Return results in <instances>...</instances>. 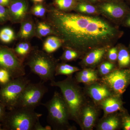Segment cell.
Segmentation results:
<instances>
[{"label": "cell", "instance_id": "15", "mask_svg": "<svg viewBox=\"0 0 130 130\" xmlns=\"http://www.w3.org/2000/svg\"><path fill=\"white\" fill-rule=\"evenodd\" d=\"M101 9L103 12L115 19L122 18L126 13L124 7L114 3H105L102 5Z\"/></svg>", "mask_w": 130, "mask_h": 130}, {"label": "cell", "instance_id": "19", "mask_svg": "<svg viewBox=\"0 0 130 130\" xmlns=\"http://www.w3.org/2000/svg\"><path fill=\"white\" fill-rule=\"evenodd\" d=\"M80 70L77 67L73 66L66 63L57 65L55 68V76L58 75H66L68 77L71 76L74 73L77 72Z\"/></svg>", "mask_w": 130, "mask_h": 130}, {"label": "cell", "instance_id": "24", "mask_svg": "<svg viewBox=\"0 0 130 130\" xmlns=\"http://www.w3.org/2000/svg\"><path fill=\"white\" fill-rule=\"evenodd\" d=\"M32 30V26L29 23L23 25L20 31V36L22 38H26L30 36Z\"/></svg>", "mask_w": 130, "mask_h": 130}, {"label": "cell", "instance_id": "16", "mask_svg": "<svg viewBox=\"0 0 130 130\" xmlns=\"http://www.w3.org/2000/svg\"><path fill=\"white\" fill-rule=\"evenodd\" d=\"M75 78L76 82L87 85L95 83L99 80L97 72L91 68L84 69L78 72Z\"/></svg>", "mask_w": 130, "mask_h": 130}, {"label": "cell", "instance_id": "8", "mask_svg": "<svg viewBox=\"0 0 130 130\" xmlns=\"http://www.w3.org/2000/svg\"><path fill=\"white\" fill-rule=\"evenodd\" d=\"M101 81L114 95L121 96L130 84V68L115 69L109 74L103 76Z\"/></svg>", "mask_w": 130, "mask_h": 130}, {"label": "cell", "instance_id": "29", "mask_svg": "<svg viewBox=\"0 0 130 130\" xmlns=\"http://www.w3.org/2000/svg\"><path fill=\"white\" fill-rule=\"evenodd\" d=\"M38 33L42 36H45L50 34L51 29L49 26L44 23H40L38 26Z\"/></svg>", "mask_w": 130, "mask_h": 130}, {"label": "cell", "instance_id": "21", "mask_svg": "<svg viewBox=\"0 0 130 130\" xmlns=\"http://www.w3.org/2000/svg\"><path fill=\"white\" fill-rule=\"evenodd\" d=\"M30 51L29 45L26 43H21L16 47L14 52L16 55L21 57H24L28 54Z\"/></svg>", "mask_w": 130, "mask_h": 130}, {"label": "cell", "instance_id": "42", "mask_svg": "<svg viewBox=\"0 0 130 130\" xmlns=\"http://www.w3.org/2000/svg\"><path fill=\"white\" fill-rule=\"evenodd\" d=\"M129 52V53H130V52Z\"/></svg>", "mask_w": 130, "mask_h": 130}, {"label": "cell", "instance_id": "39", "mask_svg": "<svg viewBox=\"0 0 130 130\" xmlns=\"http://www.w3.org/2000/svg\"><path fill=\"white\" fill-rule=\"evenodd\" d=\"M34 1L36 2H41L43 1V0H33Z\"/></svg>", "mask_w": 130, "mask_h": 130}, {"label": "cell", "instance_id": "13", "mask_svg": "<svg viewBox=\"0 0 130 130\" xmlns=\"http://www.w3.org/2000/svg\"><path fill=\"white\" fill-rule=\"evenodd\" d=\"M121 128L120 112L108 115L101 120L96 127L98 130H116Z\"/></svg>", "mask_w": 130, "mask_h": 130}, {"label": "cell", "instance_id": "10", "mask_svg": "<svg viewBox=\"0 0 130 130\" xmlns=\"http://www.w3.org/2000/svg\"><path fill=\"white\" fill-rule=\"evenodd\" d=\"M98 111L94 106L85 105L81 110L79 125L83 130H91L95 125L98 116Z\"/></svg>", "mask_w": 130, "mask_h": 130}, {"label": "cell", "instance_id": "30", "mask_svg": "<svg viewBox=\"0 0 130 130\" xmlns=\"http://www.w3.org/2000/svg\"><path fill=\"white\" fill-rule=\"evenodd\" d=\"M46 12L45 8L41 5H37L32 9V12L36 16L41 17L44 16Z\"/></svg>", "mask_w": 130, "mask_h": 130}, {"label": "cell", "instance_id": "32", "mask_svg": "<svg viewBox=\"0 0 130 130\" xmlns=\"http://www.w3.org/2000/svg\"><path fill=\"white\" fill-rule=\"evenodd\" d=\"M8 15L7 10L4 6L0 5V23L6 21Z\"/></svg>", "mask_w": 130, "mask_h": 130}, {"label": "cell", "instance_id": "35", "mask_svg": "<svg viewBox=\"0 0 130 130\" xmlns=\"http://www.w3.org/2000/svg\"><path fill=\"white\" fill-rule=\"evenodd\" d=\"M52 128L50 126L44 127L40 123V121L38 122L35 125L34 130H51Z\"/></svg>", "mask_w": 130, "mask_h": 130}, {"label": "cell", "instance_id": "26", "mask_svg": "<svg viewBox=\"0 0 130 130\" xmlns=\"http://www.w3.org/2000/svg\"><path fill=\"white\" fill-rule=\"evenodd\" d=\"M78 56L77 51L74 50L67 49L66 50L61 57L62 59L66 61H71L75 59Z\"/></svg>", "mask_w": 130, "mask_h": 130}, {"label": "cell", "instance_id": "1", "mask_svg": "<svg viewBox=\"0 0 130 130\" xmlns=\"http://www.w3.org/2000/svg\"><path fill=\"white\" fill-rule=\"evenodd\" d=\"M50 21L66 46L77 52H88L104 47L122 32L98 18L67 13L54 9Z\"/></svg>", "mask_w": 130, "mask_h": 130}, {"label": "cell", "instance_id": "11", "mask_svg": "<svg viewBox=\"0 0 130 130\" xmlns=\"http://www.w3.org/2000/svg\"><path fill=\"white\" fill-rule=\"evenodd\" d=\"M88 85L87 93L95 103L99 104L106 98L114 95L108 87L102 83L96 82Z\"/></svg>", "mask_w": 130, "mask_h": 130}, {"label": "cell", "instance_id": "41", "mask_svg": "<svg viewBox=\"0 0 130 130\" xmlns=\"http://www.w3.org/2000/svg\"><path fill=\"white\" fill-rule=\"evenodd\" d=\"M92 1H96V0H92Z\"/></svg>", "mask_w": 130, "mask_h": 130}, {"label": "cell", "instance_id": "37", "mask_svg": "<svg viewBox=\"0 0 130 130\" xmlns=\"http://www.w3.org/2000/svg\"><path fill=\"white\" fill-rule=\"evenodd\" d=\"M10 0H0V5L2 6H7L9 4Z\"/></svg>", "mask_w": 130, "mask_h": 130}, {"label": "cell", "instance_id": "33", "mask_svg": "<svg viewBox=\"0 0 130 130\" xmlns=\"http://www.w3.org/2000/svg\"><path fill=\"white\" fill-rule=\"evenodd\" d=\"M13 39V38L4 33L1 31H0V40L3 42L8 43L11 41Z\"/></svg>", "mask_w": 130, "mask_h": 130}, {"label": "cell", "instance_id": "3", "mask_svg": "<svg viewBox=\"0 0 130 130\" xmlns=\"http://www.w3.org/2000/svg\"><path fill=\"white\" fill-rule=\"evenodd\" d=\"M48 112L47 121L53 130H73L69 120L70 115L62 94L55 91L53 97L48 101L42 104Z\"/></svg>", "mask_w": 130, "mask_h": 130}, {"label": "cell", "instance_id": "27", "mask_svg": "<svg viewBox=\"0 0 130 130\" xmlns=\"http://www.w3.org/2000/svg\"><path fill=\"white\" fill-rule=\"evenodd\" d=\"M78 9L81 12L88 14H93L96 12L95 8L92 5L81 3L78 6Z\"/></svg>", "mask_w": 130, "mask_h": 130}, {"label": "cell", "instance_id": "34", "mask_svg": "<svg viewBox=\"0 0 130 130\" xmlns=\"http://www.w3.org/2000/svg\"><path fill=\"white\" fill-rule=\"evenodd\" d=\"M6 107L0 101V123L2 122L6 114Z\"/></svg>", "mask_w": 130, "mask_h": 130}, {"label": "cell", "instance_id": "2", "mask_svg": "<svg viewBox=\"0 0 130 130\" xmlns=\"http://www.w3.org/2000/svg\"><path fill=\"white\" fill-rule=\"evenodd\" d=\"M52 86L60 89L63 99L67 106L70 119L79 124V118L82 108L85 105V98L81 88L72 76L61 81H51Z\"/></svg>", "mask_w": 130, "mask_h": 130}, {"label": "cell", "instance_id": "23", "mask_svg": "<svg viewBox=\"0 0 130 130\" xmlns=\"http://www.w3.org/2000/svg\"><path fill=\"white\" fill-rule=\"evenodd\" d=\"M121 128L124 130H130V115L125 110L120 112Z\"/></svg>", "mask_w": 130, "mask_h": 130}, {"label": "cell", "instance_id": "36", "mask_svg": "<svg viewBox=\"0 0 130 130\" xmlns=\"http://www.w3.org/2000/svg\"><path fill=\"white\" fill-rule=\"evenodd\" d=\"M1 31L8 35L9 36L11 37L12 38L14 39V33L13 31L11 29L9 28H3L2 30Z\"/></svg>", "mask_w": 130, "mask_h": 130}, {"label": "cell", "instance_id": "38", "mask_svg": "<svg viewBox=\"0 0 130 130\" xmlns=\"http://www.w3.org/2000/svg\"><path fill=\"white\" fill-rule=\"evenodd\" d=\"M125 23L126 26L130 27V14L126 19Z\"/></svg>", "mask_w": 130, "mask_h": 130}, {"label": "cell", "instance_id": "6", "mask_svg": "<svg viewBox=\"0 0 130 130\" xmlns=\"http://www.w3.org/2000/svg\"><path fill=\"white\" fill-rule=\"evenodd\" d=\"M30 81L24 76L11 79L1 85L0 101L9 110L16 107L17 103L26 85Z\"/></svg>", "mask_w": 130, "mask_h": 130}, {"label": "cell", "instance_id": "17", "mask_svg": "<svg viewBox=\"0 0 130 130\" xmlns=\"http://www.w3.org/2000/svg\"><path fill=\"white\" fill-rule=\"evenodd\" d=\"M10 14L16 20H19L23 18L26 11L27 6L25 3L22 1L16 0L11 3L9 7Z\"/></svg>", "mask_w": 130, "mask_h": 130}, {"label": "cell", "instance_id": "31", "mask_svg": "<svg viewBox=\"0 0 130 130\" xmlns=\"http://www.w3.org/2000/svg\"><path fill=\"white\" fill-rule=\"evenodd\" d=\"M118 50L117 47H113L110 49L108 52V58L111 61H115L117 60L118 56Z\"/></svg>", "mask_w": 130, "mask_h": 130}, {"label": "cell", "instance_id": "14", "mask_svg": "<svg viewBox=\"0 0 130 130\" xmlns=\"http://www.w3.org/2000/svg\"><path fill=\"white\" fill-rule=\"evenodd\" d=\"M107 49L104 47L93 50L85 57L83 63L86 66H93L99 63L106 52Z\"/></svg>", "mask_w": 130, "mask_h": 130}, {"label": "cell", "instance_id": "18", "mask_svg": "<svg viewBox=\"0 0 130 130\" xmlns=\"http://www.w3.org/2000/svg\"><path fill=\"white\" fill-rule=\"evenodd\" d=\"M117 60L120 69L130 68V54L127 49L121 47L119 50Z\"/></svg>", "mask_w": 130, "mask_h": 130}, {"label": "cell", "instance_id": "28", "mask_svg": "<svg viewBox=\"0 0 130 130\" xmlns=\"http://www.w3.org/2000/svg\"><path fill=\"white\" fill-rule=\"evenodd\" d=\"M11 79L10 73L8 71L0 69V85L6 84Z\"/></svg>", "mask_w": 130, "mask_h": 130}, {"label": "cell", "instance_id": "12", "mask_svg": "<svg viewBox=\"0 0 130 130\" xmlns=\"http://www.w3.org/2000/svg\"><path fill=\"white\" fill-rule=\"evenodd\" d=\"M121 96L114 95L100 103L99 105L103 110L104 116L125 110L123 107L124 102L121 100Z\"/></svg>", "mask_w": 130, "mask_h": 130}, {"label": "cell", "instance_id": "20", "mask_svg": "<svg viewBox=\"0 0 130 130\" xmlns=\"http://www.w3.org/2000/svg\"><path fill=\"white\" fill-rule=\"evenodd\" d=\"M61 44V41L59 38L55 37H50L44 42L43 49L47 53H51L56 51Z\"/></svg>", "mask_w": 130, "mask_h": 130}, {"label": "cell", "instance_id": "5", "mask_svg": "<svg viewBox=\"0 0 130 130\" xmlns=\"http://www.w3.org/2000/svg\"><path fill=\"white\" fill-rule=\"evenodd\" d=\"M26 64L31 72L37 75L43 82L54 80L57 64L48 54L38 50L33 51L28 58Z\"/></svg>", "mask_w": 130, "mask_h": 130}, {"label": "cell", "instance_id": "22", "mask_svg": "<svg viewBox=\"0 0 130 130\" xmlns=\"http://www.w3.org/2000/svg\"><path fill=\"white\" fill-rule=\"evenodd\" d=\"M114 70L115 65L113 63L109 62H104L100 65L99 69V74L103 76L109 74Z\"/></svg>", "mask_w": 130, "mask_h": 130}, {"label": "cell", "instance_id": "25", "mask_svg": "<svg viewBox=\"0 0 130 130\" xmlns=\"http://www.w3.org/2000/svg\"><path fill=\"white\" fill-rule=\"evenodd\" d=\"M55 2L59 8L62 10L69 9L75 4L74 0H55Z\"/></svg>", "mask_w": 130, "mask_h": 130}, {"label": "cell", "instance_id": "40", "mask_svg": "<svg viewBox=\"0 0 130 130\" xmlns=\"http://www.w3.org/2000/svg\"><path fill=\"white\" fill-rule=\"evenodd\" d=\"M2 126V124H1V123H0V130H3L1 128Z\"/></svg>", "mask_w": 130, "mask_h": 130}, {"label": "cell", "instance_id": "4", "mask_svg": "<svg viewBox=\"0 0 130 130\" xmlns=\"http://www.w3.org/2000/svg\"><path fill=\"white\" fill-rule=\"evenodd\" d=\"M35 109L16 107L7 112L2 121L3 130H34L36 124L42 115Z\"/></svg>", "mask_w": 130, "mask_h": 130}, {"label": "cell", "instance_id": "9", "mask_svg": "<svg viewBox=\"0 0 130 130\" xmlns=\"http://www.w3.org/2000/svg\"><path fill=\"white\" fill-rule=\"evenodd\" d=\"M0 69L8 71L12 79L24 76L26 74L22 61L14 51L6 47L0 46Z\"/></svg>", "mask_w": 130, "mask_h": 130}, {"label": "cell", "instance_id": "7", "mask_svg": "<svg viewBox=\"0 0 130 130\" xmlns=\"http://www.w3.org/2000/svg\"><path fill=\"white\" fill-rule=\"evenodd\" d=\"M47 91V88L43 82L29 83L22 92L16 107L35 109L41 105L42 99Z\"/></svg>", "mask_w": 130, "mask_h": 130}]
</instances>
